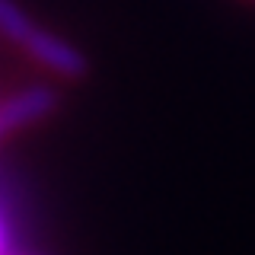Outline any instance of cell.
<instances>
[{
    "label": "cell",
    "mask_w": 255,
    "mask_h": 255,
    "mask_svg": "<svg viewBox=\"0 0 255 255\" xmlns=\"http://www.w3.org/2000/svg\"><path fill=\"white\" fill-rule=\"evenodd\" d=\"M0 38L16 45L42 70L58 74L64 80H77L86 70L83 51L70 45L67 38H61L58 32H48L45 26H38L16 0H0Z\"/></svg>",
    "instance_id": "cell-1"
},
{
    "label": "cell",
    "mask_w": 255,
    "mask_h": 255,
    "mask_svg": "<svg viewBox=\"0 0 255 255\" xmlns=\"http://www.w3.org/2000/svg\"><path fill=\"white\" fill-rule=\"evenodd\" d=\"M58 106V96L48 86H26V90H16L13 96L0 99V137L29 128Z\"/></svg>",
    "instance_id": "cell-2"
},
{
    "label": "cell",
    "mask_w": 255,
    "mask_h": 255,
    "mask_svg": "<svg viewBox=\"0 0 255 255\" xmlns=\"http://www.w3.org/2000/svg\"><path fill=\"white\" fill-rule=\"evenodd\" d=\"M10 246H13V233H10V220H6V214L0 211V255H10Z\"/></svg>",
    "instance_id": "cell-3"
}]
</instances>
